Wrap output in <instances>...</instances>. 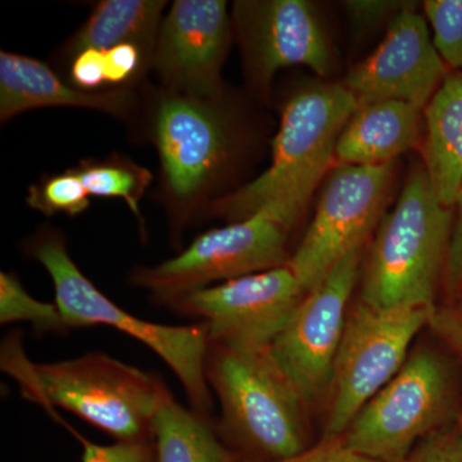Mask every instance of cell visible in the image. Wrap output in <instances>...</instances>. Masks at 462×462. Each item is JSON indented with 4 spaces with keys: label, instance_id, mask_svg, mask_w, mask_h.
<instances>
[{
    "label": "cell",
    "instance_id": "cell-1",
    "mask_svg": "<svg viewBox=\"0 0 462 462\" xmlns=\"http://www.w3.org/2000/svg\"><path fill=\"white\" fill-rule=\"evenodd\" d=\"M357 106L342 83L309 84L294 91L282 107L272 165L212 202L209 211L236 223L269 208L293 227L336 161L340 134Z\"/></svg>",
    "mask_w": 462,
    "mask_h": 462
},
{
    "label": "cell",
    "instance_id": "cell-2",
    "mask_svg": "<svg viewBox=\"0 0 462 462\" xmlns=\"http://www.w3.org/2000/svg\"><path fill=\"white\" fill-rule=\"evenodd\" d=\"M207 384L220 403L216 431L240 462L287 460L309 449L305 401L266 348L208 340Z\"/></svg>",
    "mask_w": 462,
    "mask_h": 462
},
{
    "label": "cell",
    "instance_id": "cell-3",
    "mask_svg": "<svg viewBox=\"0 0 462 462\" xmlns=\"http://www.w3.org/2000/svg\"><path fill=\"white\" fill-rule=\"evenodd\" d=\"M454 220L455 207L440 202L425 167L413 169L396 206L380 221L361 302L376 309H436Z\"/></svg>",
    "mask_w": 462,
    "mask_h": 462
},
{
    "label": "cell",
    "instance_id": "cell-4",
    "mask_svg": "<svg viewBox=\"0 0 462 462\" xmlns=\"http://www.w3.org/2000/svg\"><path fill=\"white\" fill-rule=\"evenodd\" d=\"M27 252L50 273L56 305L69 330L105 325L143 343L175 374L190 409L211 416L214 394L205 376L208 346L205 324H157L125 311L79 269L69 254L66 236L56 229L39 230L27 243Z\"/></svg>",
    "mask_w": 462,
    "mask_h": 462
},
{
    "label": "cell",
    "instance_id": "cell-5",
    "mask_svg": "<svg viewBox=\"0 0 462 462\" xmlns=\"http://www.w3.org/2000/svg\"><path fill=\"white\" fill-rule=\"evenodd\" d=\"M17 374L27 396L74 413L115 442L154 440V419L172 393L160 376L102 352L29 363Z\"/></svg>",
    "mask_w": 462,
    "mask_h": 462
},
{
    "label": "cell",
    "instance_id": "cell-6",
    "mask_svg": "<svg viewBox=\"0 0 462 462\" xmlns=\"http://www.w3.org/2000/svg\"><path fill=\"white\" fill-rule=\"evenodd\" d=\"M291 230L273 209H261L245 220L200 234L178 256L156 266L136 267L130 284L144 289L154 303L169 309L199 289L285 266L291 256Z\"/></svg>",
    "mask_w": 462,
    "mask_h": 462
},
{
    "label": "cell",
    "instance_id": "cell-7",
    "mask_svg": "<svg viewBox=\"0 0 462 462\" xmlns=\"http://www.w3.org/2000/svg\"><path fill=\"white\" fill-rule=\"evenodd\" d=\"M452 401V376L442 357L415 349L400 372L355 416L340 439L376 462H403L440 430Z\"/></svg>",
    "mask_w": 462,
    "mask_h": 462
},
{
    "label": "cell",
    "instance_id": "cell-8",
    "mask_svg": "<svg viewBox=\"0 0 462 462\" xmlns=\"http://www.w3.org/2000/svg\"><path fill=\"white\" fill-rule=\"evenodd\" d=\"M433 310L376 309L361 300L352 310L331 373L322 439L342 438L365 404L400 372Z\"/></svg>",
    "mask_w": 462,
    "mask_h": 462
},
{
    "label": "cell",
    "instance_id": "cell-9",
    "mask_svg": "<svg viewBox=\"0 0 462 462\" xmlns=\"http://www.w3.org/2000/svg\"><path fill=\"white\" fill-rule=\"evenodd\" d=\"M393 163L338 165L328 179L314 220L288 266L306 293L318 287L334 266L382 221L393 179Z\"/></svg>",
    "mask_w": 462,
    "mask_h": 462
},
{
    "label": "cell",
    "instance_id": "cell-10",
    "mask_svg": "<svg viewBox=\"0 0 462 462\" xmlns=\"http://www.w3.org/2000/svg\"><path fill=\"white\" fill-rule=\"evenodd\" d=\"M216 102L165 90L154 109L153 141L179 227L229 158V123Z\"/></svg>",
    "mask_w": 462,
    "mask_h": 462
},
{
    "label": "cell",
    "instance_id": "cell-11",
    "mask_svg": "<svg viewBox=\"0 0 462 462\" xmlns=\"http://www.w3.org/2000/svg\"><path fill=\"white\" fill-rule=\"evenodd\" d=\"M306 294L285 264L191 291L169 309L205 324L208 340L266 348Z\"/></svg>",
    "mask_w": 462,
    "mask_h": 462
},
{
    "label": "cell",
    "instance_id": "cell-12",
    "mask_svg": "<svg viewBox=\"0 0 462 462\" xmlns=\"http://www.w3.org/2000/svg\"><path fill=\"white\" fill-rule=\"evenodd\" d=\"M364 245L352 249L310 291L278 334L270 354L305 403L329 387L334 361L363 260Z\"/></svg>",
    "mask_w": 462,
    "mask_h": 462
},
{
    "label": "cell",
    "instance_id": "cell-13",
    "mask_svg": "<svg viewBox=\"0 0 462 462\" xmlns=\"http://www.w3.org/2000/svg\"><path fill=\"white\" fill-rule=\"evenodd\" d=\"M234 25L252 85L261 93L275 75L291 66H306L319 76L334 69L328 33L306 0H245L234 3Z\"/></svg>",
    "mask_w": 462,
    "mask_h": 462
},
{
    "label": "cell",
    "instance_id": "cell-14",
    "mask_svg": "<svg viewBox=\"0 0 462 462\" xmlns=\"http://www.w3.org/2000/svg\"><path fill=\"white\" fill-rule=\"evenodd\" d=\"M231 20L224 0H176L161 23L151 65L167 91L217 100Z\"/></svg>",
    "mask_w": 462,
    "mask_h": 462
},
{
    "label": "cell",
    "instance_id": "cell-15",
    "mask_svg": "<svg viewBox=\"0 0 462 462\" xmlns=\"http://www.w3.org/2000/svg\"><path fill=\"white\" fill-rule=\"evenodd\" d=\"M447 75L427 20L409 5L392 18L384 41L349 69L342 84L358 106L398 100L424 109Z\"/></svg>",
    "mask_w": 462,
    "mask_h": 462
},
{
    "label": "cell",
    "instance_id": "cell-16",
    "mask_svg": "<svg viewBox=\"0 0 462 462\" xmlns=\"http://www.w3.org/2000/svg\"><path fill=\"white\" fill-rule=\"evenodd\" d=\"M44 107H80L125 118L132 114L134 97L117 88L84 91L66 84L60 76L32 57L2 51L0 53V120Z\"/></svg>",
    "mask_w": 462,
    "mask_h": 462
},
{
    "label": "cell",
    "instance_id": "cell-17",
    "mask_svg": "<svg viewBox=\"0 0 462 462\" xmlns=\"http://www.w3.org/2000/svg\"><path fill=\"white\" fill-rule=\"evenodd\" d=\"M422 109L379 100L357 106L340 134L336 149L339 165L382 166L415 148L422 136Z\"/></svg>",
    "mask_w": 462,
    "mask_h": 462
},
{
    "label": "cell",
    "instance_id": "cell-18",
    "mask_svg": "<svg viewBox=\"0 0 462 462\" xmlns=\"http://www.w3.org/2000/svg\"><path fill=\"white\" fill-rule=\"evenodd\" d=\"M424 153L438 199L455 207L462 189V69L448 72L425 108Z\"/></svg>",
    "mask_w": 462,
    "mask_h": 462
},
{
    "label": "cell",
    "instance_id": "cell-19",
    "mask_svg": "<svg viewBox=\"0 0 462 462\" xmlns=\"http://www.w3.org/2000/svg\"><path fill=\"white\" fill-rule=\"evenodd\" d=\"M165 5L162 0H102L69 42V56L130 42L141 47L152 60Z\"/></svg>",
    "mask_w": 462,
    "mask_h": 462
},
{
    "label": "cell",
    "instance_id": "cell-20",
    "mask_svg": "<svg viewBox=\"0 0 462 462\" xmlns=\"http://www.w3.org/2000/svg\"><path fill=\"white\" fill-rule=\"evenodd\" d=\"M157 462H238L216 431L211 416L188 409L173 394L154 419Z\"/></svg>",
    "mask_w": 462,
    "mask_h": 462
},
{
    "label": "cell",
    "instance_id": "cell-21",
    "mask_svg": "<svg viewBox=\"0 0 462 462\" xmlns=\"http://www.w3.org/2000/svg\"><path fill=\"white\" fill-rule=\"evenodd\" d=\"M75 170L91 197L125 200L143 227L144 223L139 205L153 179L148 169L125 158L112 157L81 161Z\"/></svg>",
    "mask_w": 462,
    "mask_h": 462
},
{
    "label": "cell",
    "instance_id": "cell-22",
    "mask_svg": "<svg viewBox=\"0 0 462 462\" xmlns=\"http://www.w3.org/2000/svg\"><path fill=\"white\" fill-rule=\"evenodd\" d=\"M21 321L29 322L39 336H62L71 331L56 302L36 300L23 288L16 273L3 272L0 273V324Z\"/></svg>",
    "mask_w": 462,
    "mask_h": 462
},
{
    "label": "cell",
    "instance_id": "cell-23",
    "mask_svg": "<svg viewBox=\"0 0 462 462\" xmlns=\"http://www.w3.org/2000/svg\"><path fill=\"white\" fill-rule=\"evenodd\" d=\"M90 197L75 167H72L33 184L27 194L26 203L48 216H78L89 208Z\"/></svg>",
    "mask_w": 462,
    "mask_h": 462
},
{
    "label": "cell",
    "instance_id": "cell-24",
    "mask_svg": "<svg viewBox=\"0 0 462 462\" xmlns=\"http://www.w3.org/2000/svg\"><path fill=\"white\" fill-rule=\"evenodd\" d=\"M424 11L438 53L454 71L462 69V0H428Z\"/></svg>",
    "mask_w": 462,
    "mask_h": 462
},
{
    "label": "cell",
    "instance_id": "cell-25",
    "mask_svg": "<svg viewBox=\"0 0 462 462\" xmlns=\"http://www.w3.org/2000/svg\"><path fill=\"white\" fill-rule=\"evenodd\" d=\"M69 430L83 445V462H157L154 440L139 443L115 442L114 445L102 446L90 442L71 428Z\"/></svg>",
    "mask_w": 462,
    "mask_h": 462
},
{
    "label": "cell",
    "instance_id": "cell-26",
    "mask_svg": "<svg viewBox=\"0 0 462 462\" xmlns=\"http://www.w3.org/2000/svg\"><path fill=\"white\" fill-rule=\"evenodd\" d=\"M105 53L106 80L111 87H123L138 78L142 69L151 63V57L135 44L116 45Z\"/></svg>",
    "mask_w": 462,
    "mask_h": 462
},
{
    "label": "cell",
    "instance_id": "cell-27",
    "mask_svg": "<svg viewBox=\"0 0 462 462\" xmlns=\"http://www.w3.org/2000/svg\"><path fill=\"white\" fill-rule=\"evenodd\" d=\"M403 462H462V442L457 431L440 430L430 434Z\"/></svg>",
    "mask_w": 462,
    "mask_h": 462
},
{
    "label": "cell",
    "instance_id": "cell-28",
    "mask_svg": "<svg viewBox=\"0 0 462 462\" xmlns=\"http://www.w3.org/2000/svg\"><path fill=\"white\" fill-rule=\"evenodd\" d=\"M69 80L80 90H105L107 80L103 51L85 50L75 54L69 67Z\"/></svg>",
    "mask_w": 462,
    "mask_h": 462
},
{
    "label": "cell",
    "instance_id": "cell-29",
    "mask_svg": "<svg viewBox=\"0 0 462 462\" xmlns=\"http://www.w3.org/2000/svg\"><path fill=\"white\" fill-rule=\"evenodd\" d=\"M406 7H409L407 3L385 0H352L345 3V8L355 25L364 29L378 26L389 16L396 17Z\"/></svg>",
    "mask_w": 462,
    "mask_h": 462
},
{
    "label": "cell",
    "instance_id": "cell-30",
    "mask_svg": "<svg viewBox=\"0 0 462 462\" xmlns=\"http://www.w3.org/2000/svg\"><path fill=\"white\" fill-rule=\"evenodd\" d=\"M240 462V461H238ZM276 462H376L356 454L345 445L342 439H321L316 446L310 447L302 454L287 460Z\"/></svg>",
    "mask_w": 462,
    "mask_h": 462
},
{
    "label": "cell",
    "instance_id": "cell-31",
    "mask_svg": "<svg viewBox=\"0 0 462 462\" xmlns=\"http://www.w3.org/2000/svg\"><path fill=\"white\" fill-rule=\"evenodd\" d=\"M430 327L462 357V306L436 307L430 315Z\"/></svg>",
    "mask_w": 462,
    "mask_h": 462
},
{
    "label": "cell",
    "instance_id": "cell-32",
    "mask_svg": "<svg viewBox=\"0 0 462 462\" xmlns=\"http://www.w3.org/2000/svg\"><path fill=\"white\" fill-rule=\"evenodd\" d=\"M449 284L462 291V189L455 203V220L447 254Z\"/></svg>",
    "mask_w": 462,
    "mask_h": 462
},
{
    "label": "cell",
    "instance_id": "cell-33",
    "mask_svg": "<svg viewBox=\"0 0 462 462\" xmlns=\"http://www.w3.org/2000/svg\"><path fill=\"white\" fill-rule=\"evenodd\" d=\"M456 431H457L458 438H460V440L462 442V407L460 416H458L457 428H456Z\"/></svg>",
    "mask_w": 462,
    "mask_h": 462
}]
</instances>
